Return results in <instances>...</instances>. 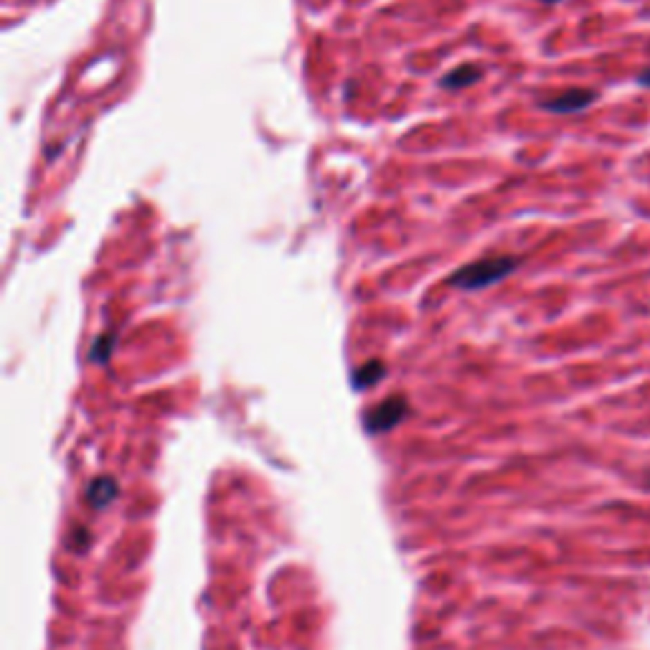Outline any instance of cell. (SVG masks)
Listing matches in <instances>:
<instances>
[{"label": "cell", "mask_w": 650, "mask_h": 650, "mask_svg": "<svg viewBox=\"0 0 650 650\" xmlns=\"http://www.w3.org/2000/svg\"><path fill=\"white\" fill-rule=\"evenodd\" d=\"M407 399L404 396H392V399L381 401V404H376V407L371 409L366 414V430L368 432H386L392 430V427H396V424L407 417Z\"/></svg>", "instance_id": "2"}, {"label": "cell", "mask_w": 650, "mask_h": 650, "mask_svg": "<svg viewBox=\"0 0 650 650\" xmlns=\"http://www.w3.org/2000/svg\"><path fill=\"white\" fill-rule=\"evenodd\" d=\"M112 345H115V336H112V333H104L102 338H97L95 348H92V361H107V359H110Z\"/></svg>", "instance_id": "7"}, {"label": "cell", "mask_w": 650, "mask_h": 650, "mask_svg": "<svg viewBox=\"0 0 650 650\" xmlns=\"http://www.w3.org/2000/svg\"><path fill=\"white\" fill-rule=\"evenodd\" d=\"M381 376H384V363L381 361H368L361 368H356L353 386L356 389H366V386H374L376 381H381Z\"/></svg>", "instance_id": "6"}, {"label": "cell", "mask_w": 650, "mask_h": 650, "mask_svg": "<svg viewBox=\"0 0 650 650\" xmlns=\"http://www.w3.org/2000/svg\"><path fill=\"white\" fill-rule=\"evenodd\" d=\"M597 92L595 89H566L562 95L548 97V99H541V107L546 112H554V115H574V112L587 110L589 104L597 102Z\"/></svg>", "instance_id": "3"}, {"label": "cell", "mask_w": 650, "mask_h": 650, "mask_svg": "<svg viewBox=\"0 0 650 650\" xmlns=\"http://www.w3.org/2000/svg\"><path fill=\"white\" fill-rule=\"evenodd\" d=\"M89 503L95 508H104L107 503H112L117 498V483L112 478H97L92 486H89V493H86Z\"/></svg>", "instance_id": "5"}, {"label": "cell", "mask_w": 650, "mask_h": 650, "mask_svg": "<svg viewBox=\"0 0 650 650\" xmlns=\"http://www.w3.org/2000/svg\"><path fill=\"white\" fill-rule=\"evenodd\" d=\"M645 483H648V488H650V472H648V478H645Z\"/></svg>", "instance_id": "9"}, {"label": "cell", "mask_w": 650, "mask_h": 650, "mask_svg": "<svg viewBox=\"0 0 650 650\" xmlns=\"http://www.w3.org/2000/svg\"><path fill=\"white\" fill-rule=\"evenodd\" d=\"M638 84H642V86H650V66L645 71H642L640 77H638Z\"/></svg>", "instance_id": "8"}, {"label": "cell", "mask_w": 650, "mask_h": 650, "mask_svg": "<svg viewBox=\"0 0 650 650\" xmlns=\"http://www.w3.org/2000/svg\"><path fill=\"white\" fill-rule=\"evenodd\" d=\"M544 3H559V0H544Z\"/></svg>", "instance_id": "10"}, {"label": "cell", "mask_w": 650, "mask_h": 650, "mask_svg": "<svg viewBox=\"0 0 650 650\" xmlns=\"http://www.w3.org/2000/svg\"><path fill=\"white\" fill-rule=\"evenodd\" d=\"M480 77H483L480 66H475V64H468V66H457L455 71H450V74L442 79V86H445V89H452V92H457V89H465V86H470V84H475V82H480Z\"/></svg>", "instance_id": "4"}, {"label": "cell", "mask_w": 650, "mask_h": 650, "mask_svg": "<svg viewBox=\"0 0 650 650\" xmlns=\"http://www.w3.org/2000/svg\"><path fill=\"white\" fill-rule=\"evenodd\" d=\"M516 267V257H486L455 269L447 283L452 287H460V290H483V287H490V285L506 280Z\"/></svg>", "instance_id": "1"}]
</instances>
